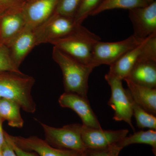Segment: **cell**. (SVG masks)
Here are the masks:
<instances>
[{
	"label": "cell",
	"mask_w": 156,
	"mask_h": 156,
	"mask_svg": "<svg viewBox=\"0 0 156 156\" xmlns=\"http://www.w3.org/2000/svg\"><path fill=\"white\" fill-rule=\"evenodd\" d=\"M148 5L145 0H103L93 11L91 16H95L103 11L114 9H128L145 7Z\"/></svg>",
	"instance_id": "cell-20"
},
{
	"label": "cell",
	"mask_w": 156,
	"mask_h": 156,
	"mask_svg": "<svg viewBox=\"0 0 156 156\" xmlns=\"http://www.w3.org/2000/svg\"><path fill=\"white\" fill-rule=\"evenodd\" d=\"M120 152L113 145L103 149H87L86 151L88 156H119Z\"/></svg>",
	"instance_id": "cell-26"
},
{
	"label": "cell",
	"mask_w": 156,
	"mask_h": 156,
	"mask_svg": "<svg viewBox=\"0 0 156 156\" xmlns=\"http://www.w3.org/2000/svg\"><path fill=\"white\" fill-rule=\"evenodd\" d=\"M128 129L103 130L83 125L82 137L87 149H103L110 147L127 136Z\"/></svg>",
	"instance_id": "cell-9"
},
{
	"label": "cell",
	"mask_w": 156,
	"mask_h": 156,
	"mask_svg": "<svg viewBox=\"0 0 156 156\" xmlns=\"http://www.w3.org/2000/svg\"><path fill=\"white\" fill-rule=\"evenodd\" d=\"M3 72L21 73L11 59L8 47L0 43V72Z\"/></svg>",
	"instance_id": "cell-23"
},
{
	"label": "cell",
	"mask_w": 156,
	"mask_h": 156,
	"mask_svg": "<svg viewBox=\"0 0 156 156\" xmlns=\"http://www.w3.org/2000/svg\"><path fill=\"white\" fill-rule=\"evenodd\" d=\"M72 17L53 13L46 21L33 29L36 46L45 43H51L67 36L79 26Z\"/></svg>",
	"instance_id": "cell-7"
},
{
	"label": "cell",
	"mask_w": 156,
	"mask_h": 156,
	"mask_svg": "<svg viewBox=\"0 0 156 156\" xmlns=\"http://www.w3.org/2000/svg\"><path fill=\"white\" fill-rule=\"evenodd\" d=\"M144 40L133 34L120 41H99L93 48L90 65L93 68L101 65L110 66L128 51L139 45Z\"/></svg>",
	"instance_id": "cell-6"
},
{
	"label": "cell",
	"mask_w": 156,
	"mask_h": 156,
	"mask_svg": "<svg viewBox=\"0 0 156 156\" xmlns=\"http://www.w3.org/2000/svg\"><path fill=\"white\" fill-rule=\"evenodd\" d=\"M6 46L11 59L19 68L28 53L36 46L33 29L25 27Z\"/></svg>",
	"instance_id": "cell-14"
},
{
	"label": "cell",
	"mask_w": 156,
	"mask_h": 156,
	"mask_svg": "<svg viewBox=\"0 0 156 156\" xmlns=\"http://www.w3.org/2000/svg\"><path fill=\"white\" fill-rule=\"evenodd\" d=\"M0 156H3L2 154V152H1V151H0Z\"/></svg>",
	"instance_id": "cell-31"
},
{
	"label": "cell",
	"mask_w": 156,
	"mask_h": 156,
	"mask_svg": "<svg viewBox=\"0 0 156 156\" xmlns=\"http://www.w3.org/2000/svg\"><path fill=\"white\" fill-rule=\"evenodd\" d=\"M20 105L13 101L1 98L0 102V118L7 120L9 126L22 128L23 120L20 113Z\"/></svg>",
	"instance_id": "cell-19"
},
{
	"label": "cell",
	"mask_w": 156,
	"mask_h": 156,
	"mask_svg": "<svg viewBox=\"0 0 156 156\" xmlns=\"http://www.w3.org/2000/svg\"><path fill=\"white\" fill-rule=\"evenodd\" d=\"M5 136L17 156H37L34 152L25 151L18 147L10 139L9 134L6 132H5Z\"/></svg>",
	"instance_id": "cell-27"
},
{
	"label": "cell",
	"mask_w": 156,
	"mask_h": 156,
	"mask_svg": "<svg viewBox=\"0 0 156 156\" xmlns=\"http://www.w3.org/2000/svg\"><path fill=\"white\" fill-rule=\"evenodd\" d=\"M124 80L134 102L147 112L156 116V89L137 85L127 79Z\"/></svg>",
	"instance_id": "cell-16"
},
{
	"label": "cell",
	"mask_w": 156,
	"mask_h": 156,
	"mask_svg": "<svg viewBox=\"0 0 156 156\" xmlns=\"http://www.w3.org/2000/svg\"><path fill=\"white\" fill-rule=\"evenodd\" d=\"M146 2L147 3L148 5L151 4V3L153 2L154 0H145Z\"/></svg>",
	"instance_id": "cell-30"
},
{
	"label": "cell",
	"mask_w": 156,
	"mask_h": 156,
	"mask_svg": "<svg viewBox=\"0 0 156 156\" xmlns=\"http://www.w3.org/2000/svg\"><path fill=\"white\" fill-rule=\"evenodd\" d=\"M4 120L0 118V151L2 150V147L5 142V131L2 128V123Z\"/></svg>",
	"instance_id": "cell-29"
},
{
	"label": "cell",
	"mask_w": 156,
	"mask_h": 156,
	"mask_svg": "<svg viewBox=\"0 0 156 156\" xmlns=\"http://www.w3.org/2000/svg\"><path fill=\"white\" fill-rule=\"evenodd\" d=\"M27 1H29V0H27Z\"/></svg>",
	"instance_id": "cell-34"
},
{
	"label": "cell",
	"mask_w": 156,
	"mask_h": 156,
	"mask_svg": "<svg viewBox=\"0 0 156 156\" xmlns=\"http://www.w3.org/2000/svg\"><path fill=\"white\" fill-rule=\"evenodd\" d=\"M132 105L133 116L135 117L137 127L142 129L147 128L156 130V116L146 111L136 104L132 98Z\"/></svg>",
	"instance_id": "cell-21"
},
{
	"label": "cell",
	"mask_w": 156,
	"mask_h": 156,
	"mask_svg": "<svg viewBox=\"0 0 156 156\" xmlns=\"http://www.w3.org/2000/svg\"><path fill=\"white\" fill-rule=\"evenodd\" d=\"M58 101L62 107L71 109L76 113L83 122L82 125L90 128H101L87 97L65 92L60 95Z\"/></svg>",
	"instance_id": "cell-11"
},
{
	"label": "cell",
	"mask_w": 156,
	"mask_h": 156,
	"mask_svg": "<svg viewBox=\"0 0 156 156\" xmlns=\"http://www.w3.org/2000/svg\"><path fill=\"white\" fill-rule=\"evenodd\" d=\"M134 34L139 38L144 39L156 34V2L145 7L129 10Z\"/></svg>",
	"instance_id": "cell-10"
},
{
	"label": "cell",
	"mask_w": 156,
	"mask_h": 156,
	"mask_svg": "<svg viewBox=\"0 0 156 156\" xmlns=\"http://www.w3.org/2000/svg\"><path fill=\"white\" fill-rule=\"evenodd\" d=\"M1 98H0V102H1Z\"/></svg>",
	"instance_id": "cell-33"
},
{
	"label": "cell",
	"mask_w": 156,
	"mask_h": 156,
	"mask_svg": "<svg viewBox=\"0 0 156 156\" xmlns=\"http://www.w3.org/2000/svg\"><path fill=\"white\" fill-rule=\"evenodd\" d=\"M81 0H59L55 13L74 18Z\"/></svg>",
	"instance_id": "cell-24"
},
{
	"label": "cell",
	"mask_w": 156,
	"mask_h": 156,
	"mask_svg": "<svg viewBox=\"0 0 156 156\" xmlns=\"http://www.w3.org/2000/svg\"><path fill=\"white\" fill-rule=\"evenodd\" d=\"M35 80L23 73L0 72V98L13 101L27 112L33 113L36 104L31 95Z\"/></svg>",
	"instance_id": "cell-1"
},
{
	"label": "cell",
	"mask_w": 156,
	"mask_h": 156,
	"mask_svg": "<svg viewBox=\"0 0 156 156\" xmlns=\"http://www.w3.org/2000/svg\"><path fill=\"white\" fill-rule=\"evenodd\" d=\"M83 156H88L87 155V154H86V153H85V154H84Z\"/></svg>",
	"instance_id": "cell-32"
},
{
	"label": "cell",
	"mask_w": 156,
	"mask_h": 156,
	"mask_svg": "<svg viewBox=\"0 0 156 156\" xmlns=\"http://www.w3.org/2000/svg\"><path fill=\"white\" fill-rule=\"evenodd\" d=\"M126 79L137 85L156 89V61L148 60L138 62Z\"/></svg>",
	"instance_id": "cell-17"
},
{
	"label": "cell",
	"mask_w": 156,
	"mask_h": 156,
	"mask_svg": "<svg viewBox=\"0 0 156 156\" xmlns=\"http://www.w3.org/2000/svg\"><path fill=\"white\" fill-rule=\"evenodd\" d=\"M148 60L156 61V34L144 39L139 45L109 66L107 74L123 80L137 63Z\"/></svg>",
	"instance_id": "cell-4"
},
{
	"label": "cell",
	"mask_w": 156,
	"mask_h": 156,
	"mask_svg": "<svg viewBox=\"0 0 156 156\" xmlns=\"http://www.w3.org/2000/svg\"><path fill=\"white\" fill-rule=\"evenodd\" d=\"M5 142L3 144L1 152L3 156H17L9 142L5 137Z\"/></svg>",
	"instance_id": "cell-28"
},
{
	"label": "cell",
	"mask_w": 156,
	"mask_h": 156,
	"mask_svg": "<svg viewBox=\"0 0 156 156\" xmlns=\"http://www.w3.org/2000/svg\"><path fill=\"white\" fill-rule=\"evenodd\" d=\"M135 144H146L151 147L152 150L156 156V130L149 129L147 131H140L126 136L114 145L120 151L126 147Z\"/></svg>",
	"instance_id": "cell-18"
},
{
	"label": "cell",
	"mask_w": 156,
	"mask_h": 156,
	"mask_svg": "<svg viewBox=\"0 0 156 156\" xmlns=\"http://www.w3.org/2000/svg\"><path fill=\"white\" fill-rule=\"evenodd\" d=\"M27 0H0V15L8 11L22 9Z\"/></svg>",
	"instance_id": "cell-25"
},
{
	"label": "cell",
	"mask_w": 156,
	"mask_h": 156,
	"mask_svg": "<svg viewBox=\"0 0 156 156\" xmlns=\"http://www.w3.org/2000/svg\"><path fill=\"white\" fill-rule=\"evenodd\" d=\"M103 0H81L74 17L75 22L82 25L84 20L97 9Z\"/></svg>",
	"instance_id": "cell-22"
},
{
	"label": "cell",
	"mask_w": 156,
	"mask_h": 156,
	"mask_svg": "<svg viewBox=\"0 0 156 156\" xmlns=\"http://www.w3.org/2000/svg\"><path fill=\"white\" fill-rule=\"evenodd\" d=\"M40 123L44 132L45 140L50 145L57 148L86 152L82 137L83 125L70 124L57 128Z\"/></svg>",
	"instance_id": "cell-5"
},
{
	"label": "cell",
	"mask_w": 156,
	"mask_h": 156,
	"mask_svg": "<svg viewBox=\"0 0 156 156\" xmlns=\"http://www.w3.org/2000/svg\"><path fill=\"white\" fill-rule=\"evenodd\" d=\"M22 9L6 12L0 15V43L8 44L25 28Z\"/></svg>",
	"instance_id": "cell-15"
},
{
	"label": "cell",
	"mask_w": 156,
	"mask_h": 156,
	"mask_svg": "<svg viewBox=\"0 0 156 156\" xmlns=\"http://www.w3.org/2000/svg\"><path fill=\"white\" fill-rule=\"evenodd\" d=\"M100 41L98 36L80 25L71 34L51 44L81 63L90 66L93 48Z\"/></svg>",
	"instance_id": "cell-3"
},
{
	"label": "cell",
	"mask_w": 156,
	"mask_h": 156,
	"mask_svg": "<svg viewBox=\"0 0 156 156\" xmlns=\"http://www.w3.org/2000/svg\"><path fill=\"white\" fill-rule=\"evenodd\" d=\"M59 0H29L23 6L26 27L34 29L50 18Z\"/></svg>",
	"instance_id": "cell-13"
},
{
	"label": "cell",
	"mask_w": 156,
	"mask_h": 156,
	"mask_svg": "<svg viewBox=\"0 0 156 156\" xmlns=\"http://www.w3.org/2000/svg\"><path fill=\"white\" fill-rule=\"evenodd\" d=\"M52 57L62 72L65 92L87 97L89 76L94 68L81 63L55 47Z\"/></svg>",
	"instance_id": "cell-2"
},
{
	"label": "cell",
	"mask_w": 156,
	"mask_h": 156,
	"mask_svg": "<svg viewBox=\"0 0 156 156\" xmlns=\"http://www.w3.org/2000/svg\"><path fill=\"white\" fill-rule=\"evenodd\" d=\"M105 79L111 89V96L108 105L114 111L113 119L117 122L124 121L128 123L131 129H135L132 123L133 116L132 98L128 89H124L122 80L105 75Z\"/></svg>",
	"instance_id": "cell-8"
},
{
	"label": "cell",
	"mask_w": 156,
	"mask_h": 156,
	"mask_svg": "<svg viewBox=\"0 0 156 156\" xmlns=\"http://www.w3.org/2000/svg\"><path fill=\"white\" fill-rule=\"evenodd\" d=\"M9 136L18 147L25 151H33L39 156H83L86 153L53 147L46 140L37 136L24 137L9 134Z\"/></svg>",
	"instance_id": "cell-12"
}]
</instances>
